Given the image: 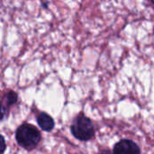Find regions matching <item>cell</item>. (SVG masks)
<instances>
[{
  "mask_svg": "<svg viewBox=\"0 0 154 154\" xmlns=\"http://www.w3.org/2000/svg\"><path fill=\"white\" fill-rule=\"evenodd\" d=\"M113 152L115 153H140L141 150L139 146L132 140L124 139L116 143Z\"/></svg>",
  "mask_w": 154,
  "mask_h": 154,
  "instance_id": "obj_3",
  "label": "cell"
},
{
  "mask_svg": "<svg viewBox=\"0 0 154 154\" xmlns=\"http://www.w3.org/2000/svg\"><path fill=\"white\" fill-rule=\"evenodd\" d=\"M37 123L41 129L45 132H51L55 125L53 118L46 113L39 114V116H37Z\"/></svg>",
  "mask_w": 154,
  "mask_h": 154,
  "instance_id": "obj_4",
  "label": "cell"
},
{
  "mask_svg": "<svg viewBox=\"0 0 154 154\" xmlns=\"http://www.w3.org/2000/svg\"><path fill=\"white\" fill-rule=\"evenodd\" d=\"M15 140L19 146L31 151L38 146L42 140V135L40 131L32 125L23 124L17 128Z\"/></svg>",
  "mask_w": 154,
  "mask_h": 154,
  "instance_id": "obj_1",
  "label": "cell"
},
{
  "mask_svg": "<svg viewBox=\"0 0 154 154\" xmlns=\"http://www.w3.org/2000/svg\"><path fill=\"white\" fill-rule=\"evenodd\" d=\"M17 99H18V97H17V94L12 90L6 92L4 97H3V101H2V105H5L6 106H11L13 105H14L16 102H17Z\"/></svg>",
  "mask_w": 154,
  "mask_h": 154,
  "instance_id": "obj_5",
  "label": "cell"
},
{
  "mask_svg": "<svg viewBox=\"0 0 154 154\" xmlns=\"http://www.w3.org/2000/svg\"><path fill=\"white\" fill-rule=\"evenodd\" d=\"M73 136L79 141H89L95 135V127L93 122L83 114L79 115L73 121L71 127Z\"/></svg>",
  "mask_w": 154,
  "mask_h": 154,
  "instance_id": "obj_2",
  "label": "cell"
},
{
  "mask_svg": "<svg viewBox=\"0 0 154 154\" xmlns=\"http://www.w3.org/2000/svg\"><path fill=\"white\" fill-rule=\"evenodd\" d=\"M150 1H151V2H152V4H153V5H154V0H150Z\"/></svg>",
  "mask_w": 154,
  "mask_h": 154,
  "instance_id": "obj_7",
  "label": "cell"
},
{
  "mask_svg": "<svg viewBox=\"0 0 154 154\" xmlns=\"http://www.w3.org/2000/svg\"><path fill=\"white\" fill-rule=\"evenodd\" d=\"M2 143H3V152H4L5 150V141L4 136H2Z\"/></svg>",
  "mask_w": 154,
  "mask_h": 154,
  "instance_id": "obj_6",
  "label": "cell"
}]
</instances>
